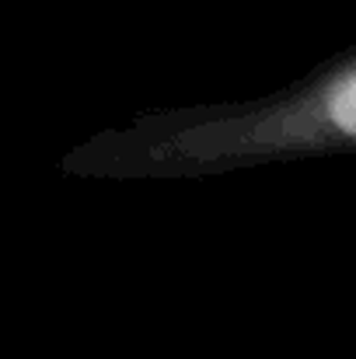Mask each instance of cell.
<instances>
[{
    "instance_id": "cell-1",
    "label": "cell",
    "mask_w": 356,
    "mask_h": 359,
    "mask_svg": "<svg viewBox=\"0 0 356 359\" xmlns=\"http://www.w3.org/2000/svg\"><path fill=\"white\" fill-rule=\"evenodd\" d=\"M329 154H356V53L265 98L150 109L105 126L67 147L56 171L88 182H178Z\"/></svg>"
}]
</instances>
